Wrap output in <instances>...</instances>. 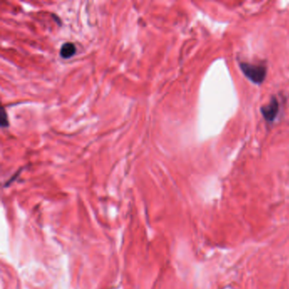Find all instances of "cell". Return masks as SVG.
<instances>
[{
  "instance_id": "obj_1",
  "label": "cell",
  "mask_w": 289,
  "mask_h": 289,
  "mask_svg": "<svg viewBox=\"0 0 289 289\" xmlns=\"http://www.w3.org/2000/svg\"><path fill=\"white\" fill-rule=\"evenodd\" d=\"M239 65L242 72L255 84H261L267 78V67L265 65L240 62Z\"/></svg>"
},
{
  "instance_id": "obj_2",
  "label": "cell",
  "mask_w": 289,
  "mask_h": 289,
  "mask_svg": "<svg viewBox=\"0 0 289 289\" xmlns=\"http://www.w3.org/2000/svg\"><path fill=\"white\" fill-rule=\"evenodd\" d=\"M279 108H280V105H279L278 98H276L275 96H273L268 104L261 107V112L267 122L273 123L278 117V113L280 110Z\"/></svg>"
},
{
  "instance_id": "obj_3",
  "label": "cell",
  "mask_w": 289,
  "mask_h": 289,
  "mask_svg": "<svg viewBox=\"0 0 289 289\" xmlns=\"http://www.w3.org/2000/svg\"><path fill=\"white\" fill-rule=\"evenodd\" d=\"M76 46L72 42H65L60 48V56L64 59H70L76 53Z\"/></svg>"
},
{
  "instance_id": "obj_4",
  "label": "cell",
  "mask_w": 289,
  "mask_h": 289,
  "mask_svg": "<svg viewBox=\"0 0 289 289\" xmlns=\"http://www.w3.org/2000/svg\"><path fill=\"white\" fill-rule=\"evenodd\" d=\"M1 126L2 127H8V114L6 113L5 109L3 108L2 110V115H1Z\"/></svg>"
}]
</instances>
